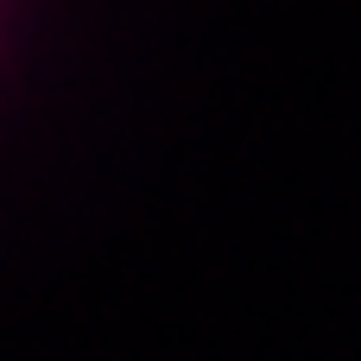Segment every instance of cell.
Wrapping results in <instances>:
<instances>
[{
    "instance_id": "1",
    "label": "cell",
    "mask_w": 361,
    "mask_h": 361,
    "mask_svg": "<svg viewBox=\"0 0 361 361\" xmlns=\"http://www.w3.org/2000/svg\"><path fill=\"white\" fill-rule=\"evenodd\" d=\"M0 13H6V0H0Z\"/></svg>"
}]
</instances>
